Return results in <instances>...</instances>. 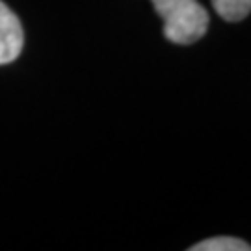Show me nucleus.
Wrapping results in <instances>:
<instances>
[{"label":"nucleus","instance_id":"nucleus-1","mask_svg":"<svg viewBox=\"0 0 251 251\" xmlns=\"http://www.w3.org/2000/svg\"><path fill=\"white\" fill-rule=\"evenodd\" d=\"M164 21V36L177 45H190L205 36L208 13L198 0H151Z\"/></svg>","mask_w":251,"mask_h":251},{"label":"nucleus","instance_id":"nucleus-2","mask_svg":"<svg viewBox=\"0 0 251 251\" xmlns=\"http://www.w3.org/2000/svg\"><path fill=\"white\" fill-rule=\"evenodd\" d=\"M25 32L21 21L11 9L0 2V65L15 62L23 50Z\"/></svg>","mask_w":251,"mask_h":251},{"label":"nucleus","instance_id":"nucleus-3","mask_svg":"<svg viewBox=\"0 0 251 251\" xmlns=\"http://www.w3.org/2000/svg\"><path fill=\"white\" fill-rule=\"evenodd\" d=\"M216 13L229 23L242 21L251 13V0H212Z\"/></svg>","mask_w":251,"mask_h":251},{"label":"nucleus","instance_id":"nucleus-4","mask_svg":"<svg viewBox=\"0 0 251 251\" xmlns=\"http://www.w3.org/2000/svg\"><path fill=\"white\" fill-rule=\"evenodd\" d=\"M190 251H251V246L233 236H216L192 246Z\"/></svg>","mask_w":251,"mask_h":251}]
</instances>
